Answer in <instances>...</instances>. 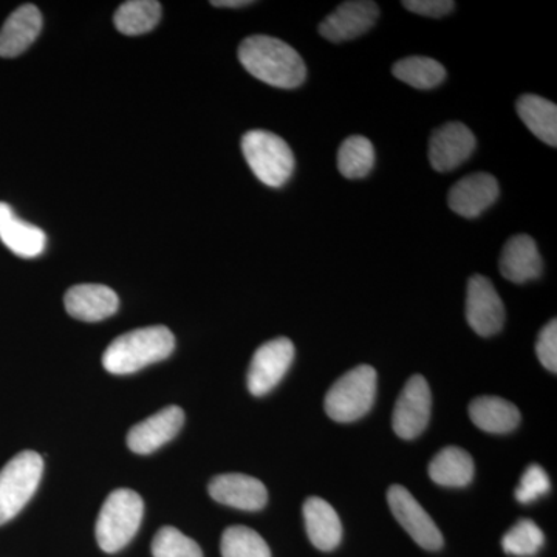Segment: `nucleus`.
<instances>
[{
  "label": "nucleus",
  "instance_id": "dca6fc26",
  "mask_svg": "<svg viewBox=\"0 0 557 557\" xmlns=\"http://www.w3.org/2000/svg\"><path fill=\"white\" fill-rule=\"evenodd\" d=\"M64 304L70 317L79 321L98 322L116 313L120 299L106 285L81 284L65 293Z\"/></svg>",
  "mask_w": 557,
  "mask_h": 557
},
{
  "label": "nucleus",
  "instance_id": "b1692460",
  "mask_svg": "<svg viewBox=\"0 0 557 557\" xmlns=\"http://www.w3.org/2000/svg\"><path fill=\"white\" fill-rule=\"evenodd\" d=\"M161 20V3L157 0H129L120 7L113 17L116 30L127 36L145 35Z\"/></svg>",
  "mask_w": 557,
  "mask_h": 557
},
{
  "label": "nucleus",
  "instance_id": "f257e3e1",
  "mask_svg": "<svg viewBox=\"0 0 557 557\" xmlns=\"http://www.w3.org/2000/svg\"><path fill=\"white\" fill-rule=\"evenodd\" d=\"M239 61L255 78L278 89H296L306 81V64L298 51L271 36L245 39L239 47Z\"/></svg>",
  "mask_w": 557,
  "mask_h": 557
},
{
  "label": "nucleus",
  "instance_id": "0eeeda50",
  "mask_svg": "<svg viewBox=\"0 0 557 557\" xmlns=\"http://www.w3.org/2000/svg\"><path fill=\"white\" fill-rule=\"evenodd\" d=\"M295 359L288 338L271 339L256 350L248 369V388L255 397L269 394L281 383Z\"/></svg>",
  "mask_w": 557,
  "mask_h": 557
},
{
  "label": "nucleus",
  "instance_id": "9b49d317",
  "mask_svg": "<svg viewBox=\"0 0 557 557\" xmlns=\"http://www.w3.org/2000/svg\"><path fill=\"white\" fill-rule=\"evenodd\" d=\"M380 9L370 0H351L341 3L338 9L329 14L319 25L322 38L330 42H344L366 35L376 24Z\"/></svg>",
  "mask_w": 557,
  "mask_h": 557
},
{
  "label": "nucleus",
  "instance_id": "9d476101",
  "mask_svg": "<svg viewBox=\"0 0 557 557\" xmlns=\"http://www.w3.org/2000/svg\"><path fill=\"white\" fill-rule=\"evenodd\" d=\"M467 319L471 329L483 338L496 335L504 327V302L493 282L480 274L469 278Z\"/></svg>",
  "mask_w": 557,
  "mask_h": 557
},
{
  "label": "nucleus",
  "instance_id": "39448f33",
  "mask_svg": "<svg viewBox=\"0 0 557 557\" xmlns=\"http://www.w3.org/2000/svg\"><path fill=\"white\" fill-rule=\"evenodd\" d=\"M376 370L361 364L348 370L325 395L327 416L338 423H350L372 409L376 397Z\"/></svg>",
  "mask_w": 557,
  "mask_h": 557
},
{
  "label": "nucleus",
  "instance_id": "5701e85b",
  "mask_svg": "<svg viewBox=\"0 0 557 557\" xmlns=\"http://www.w3.org/2000/svg\"><path fill=\"white\" fill-rule=\"evenodd\" d=\"M518 113L523 124L545 145L557 146V108L555 102L539 95H522L518 100Z\"/></svg>",
  "mask_w": 557,
  "mask_h": 557
},
{
  "label": "nucleus",
  "instance_id": "2f4dec72",
  "mask_svg": "<svg viewBox=\"0 0 557 557\" xmlns=\"http://www.w3.org/2000/svg\"><path fill=\"white\" fill-rule=\"evenodd\" d=\"M403 7L420 16L443 17L454 10L456 3L450 0H405Z\"/></svg>",
  "mask_w": 557,
  "mask_h": 557
},
{
  "label": "nucleus",
  "instance_id": "f03ea898",
  "mask_svg": "<svg viewBox=\"0 0 557 557\" xmlns=\"http://www.w3.org/2000/svg\"><path fill=\"white\" fill-rule=\"evenodd\" d=\"M175 338L163 325L132 330L113 339L102 355V366L115 375H129L163 361L174 351Z\"/></svg>",
  "mask_w": 557,
  "mask_h": 557
},
{
  "label": "nucleus",
  "instance_id": "aec40b11",
  "mask_svg": "<svg viewBox=\"0 0 557 557\" xmlns=\"http://www.w3.org/2000/svg\"><path fill=\"white\" fill-rule=\"evenodd\" d=\"M307 534L311 544L321 552H332L343 537V525L335 508L321 497L307 498L304 504Z\"/></svg>",
  "mask_w": 557,
  "mask_h": 557
},
{
  "label": "nucleus",
  "instance_id": "c85d7f7f",
  "mask_svg": "<svg viewBox=\"0 0 557 557\" xmlns=\"http://www.w3.org/2000/svg\"><path fill=\"white\" fill-rule=\"evenodd\" d=\"M153 557H203L194 539L185 536L174 527L160 528L152 541Z\"/></svg>",
  "mask_w": 557,
  "mask_h": 557
},
{
  "label": "nucleus",
  "instance_id": "c756f323",
  "mask_svg": "<svg viewBox=\"0 0 557 557\" xmlns=\"http://www.w3.org/2000/svg\"><path fill=\"white\" fill-rule=\"evenodd\" d=\"M549 487H552V482H549L545 469L541 465H531L520 479L518 490H516V498H518L519 504H531V502L548 494Z\"/></svg>",
  "mask_w": 557,
  "mask_h": 557
},
{
  "label": "nucleus",
  "instance_id": "4468645a",
  "mask_svg": "<svg viewBox=\"0 0 557 557\" xmlns=\"http://www.w3.org/2000/svg\"><path fill=\"white\" fill-rule=\"evenodd\" d=\"M500 194L498 182L485 172L468 175L461 178L449 190L448 203L456 214L461 218L475 219L496 203Z\"/></svg>",
  "mask_w": 557,
  "mask_h": 557
},
{
  "label": "nucleus",
  "instance_id": "2eb2a0df",
  "mask_svg": "<svg viewBox=\"0 0 557 557\" xmlns=\"http://www.w3.org/2000/svg\"><path fill=\"white\" fill-rule=\"evenodd\" d=\"M209 496L219 504L244 511H259L269 502V491L260 480L245 474H222L209 483Z\"/></svg>",
  "mask_w": 557,
  "mask_h": 557
},
{
  "label": "nucleus",
  "instance_id": "6ab92c4d",
  "mask_svg": "<svg viewBox=\"0 0 557 557\" xmlns=\"http://www.w3.org/2000/svg\"><path fill=\"white\" fill-rule=\"evenodd\" d=\"M40 30H42V14L38 7L32 3L20 7L0 30V57H20L35 42Z\"/></svg>",
  "mask_w": 557,
  "mask_h": 557
},
{
  "label": "nucleus",
  "instance_id": "cd10ccee",
  "mask_svg": "<svg viewBox=\"0 0 557 557\" xmlns=\"http://www.w3.org/2000/svg\"><path fill=\"white\" fill-rule=\"evenodd\" d=\"M544 533L530 519H522L502 539L505 553L518 557L536 556L544 547Z\"/></svg>",
  "mask_w": 557,
  "mask_h": 557
},
{
  "label": "nucleus",
  "instance_id": "1a4fd4ad",
  "mask_svg": "<svg viewBox=\"0 0 557 557\" xmlns=\"http://www.w3.org/2000/svg\"><path fill=\"white\" fill-rule=\"evenodd\" d=\"M431 388L421 375H413L406 383L395 405L392 426L403 440H413L423 434L431 417Z\"/></svg>",
  "mask_w": 557,
  "mask_h": 557
},
{
  "label": "nucleus",
  "instance_id": "f8f14e48",
  "mask_svg": "<svg viewBox=\"0 0 557 557\" xmlns=\"http://www.w3.org/2000/svg\"><path fill=\"white\" fill-rule=\"evenodd\" d=\"M474 134L463 123L445 124L432 134L429 141V160L432 168L438 172L457 170L474 153Z\"/></svg>",
  "mask_w": 557,
  "mask_h": 557
},
{
  "label": "nucleus",
  "instance_id": "6e6552de",
  "mask_svg": "<svg viewBox=\"0 0 557 557\" xmlns=\"http://www.w3.org/2000/svg\"><path fill=\"white\" fill-rule=\"evenodd\" d=\"M387 502L399 525L408 531L409 536L421 548L437 552L443 547V536L438 527L405 486L388 487Z\"/></svg>",
  "mask_w": 557,
  "mask_h": 557
},
{
  "label": "nucleus",
  "instance_id": "a878e982",
  "mask_svg": "<svg viewBox=\"0 0 557 557\" xmlns=\"http://www.w3.org/2000/svg\"><path fill=\"white\" fill-rule=\"evenodd\" d=\"M375 166V149L372 143L361 135H354L341 145L338 170L348 180L368 177Z\"/></svg>",
  "mask_w": 557,
  "mask_h": 557
},
{
  "label": "nucleus",
  "instance_id": "bb28decb",
  "mask_svg": "<svg viewBox=\"0 0 557 557\" xmlns=\"http://www.w3.org/2000/svg\"><path fill=\"white\" fill-rule=\"evenodd\" d=\"M223 557H271L269 544L248 527L226 528L220 544Z\"/></svg>",
  "mask_w": 557,
  "mask_h": 557
},
{
  "label": "nucleus",
  "instance_id": "a211bd4d",
  "mask_svg": "<svg viewBox=\"0 0 557 557\" xmlns=\"http://www.w3.org/2000/svg\"><path fill=\"white\" fill-rule=\"evenodd\" d=\"M498 267H500L502 276L509 282L525 284L541 276L544 263L533 237L519 234L511 237L505 245Z\"/></svg>",
  "mask_w": 557,
  "mask_h": 557
},
{
  "label": "nucleus",
  "instance_id": "7c9ffc66",
  "mask_svg": "<svg viewBox=\"0 0 557 557\" xmlns=\"http://www.w3.org/2000/svg\"><path fill=\"white\" fill-rule=\"evenodd\" d=\"M536 354L539 361L549 372H557V321L553 319L537 336Z\"/></svg>",
  "mask_w": 557,
  "mask_h": 557
},
{
  "label": "nucleus",
  "instance_id": "7ed1b4c3",
  "mask_svg": "<svg viewBox=\"0 0 557 557\" xmlns=\"http://www.w3.org/2000/svg\"><path fill=\"white\" fill-rule=\"evenodd\" d=\"M145 504L135 491L116 490L109 494L97 520V541L102 552L116 553L137 534Z\"/></svg>",
  "mask_w": 557,
  "mask_h": 557
},
{
  "label": "nucleus",
  "instance_id": "20e7f679",
  "mask_svg": "<svg viewBox=\"0 0 557 557\" xmlns=\"http://www.w3.org/2000/svg\"><path fill=\"white\" fill-rule=\"evenodd\" d=\"M242 152L256 177L270 188L284 186L295 171L288 143L269 131L247 132L242 138Z\"/></svg>",
  "mask_w": 557,
  "mask_h": 557
},
{
  "label": "nucleus",
  "instance_id": "4be33fe9",
  "mask_svg": "<svg viewBox=\"0 0 557 557\" xmlns=\"http://www.w3.org/2000/svg\"><path fill=\"white\" fill-rule=\"evenodd\" d=\"M429 475L437 485L463 487L474 479V460L467 450L449 446L432 458Z\"/></svg>",
  "mask_w": 557,
  "mask_h": 557
},
{
  "label": "nucleus",
  "instance_id": "423d86ee",
  "mask_svg": "<svg viewBox=\"0 0 557 557\" xmlns=\"http://www.w3.org/2000/svg\"><path fill=\"white\" fill-rule=\"evenodd\" d=\"M44 460L35 450L11 458L0 471V525L16 518L38 490Z\"/></svg>",
  "mask_w": 557,
  "mask_h": 557
},
{
  "label": "nucleus",
  "instance_id": "412c9836",
  "mask_svg": "<svg viewBox=\"0 0 557 557\" xmlns=\"http://www.w3.org/2000/svg\"><path fill=\"white\" fill-rule=\"evenodd\" d=\"M472 423L490 434H508L520 423V412L512 403L500 397H479L469 405Z\"/></svg>",
  "mask_w": 557,
  "mask_h": 557
},
{
  "label": "nucleus",
  "instance_id": "ddd939ff",
  "mask_svg": "<svg viewBox=\"0 0 557 557\" xmlns=\"http://www.w3.org/2000/svg\"><path fill=\"white\" fill-rule=\"evenodd\" d=\"M185 423V412L178 406L161 409L135 424L127 434V446L135 454H150L171 442Z\"/></svg>",
  "mask_w": 557,
  "mask_h": 557
},
{
  "label": "nucleus",
  "instance_id": "393cba45",
  "mask_svg": "<svg viewBox=\"0 0 557 557\" xmlns=\"http://www.w3.org/2000/svg\"><path fill=\"white\" fill-rule=\"evenodd\" d=\"M392 72L403 83L420 90L434 89L446 78L445 67L428 57L405 58L394 65Z\"/></svg>",
  "mask_w": 557,
  "mask_h": 557
},
{
  "label": "nucleus",
  "instance_id": "f3484780",
  "mask_svg": "<svg viewBox=\"0 0 557 557\" xmlns=\"http://www.w3.org/2000/svg\"><path fill=\"white\" fill-rule=\"evenodd\" d=\"M0 240L20 258L32 259L42 255L47 236L38 226L24 222L9 203L0 201Z\"/></svg>",
  "mask_w": 557,
  "mask_h": 557
},
{
  "label": "nucleus",
  "instance_id": "473e14b6",
  "mask_svg": "<svg viewBox=\"0 0 557 557\" xmlns=\"http://www.w3.org/2000/svg\"><path fill=\"white\" fill-rule=\"evenodd\" d=\"M251 0H214L211 5L219 9H242V7L251 5Z\"/></svg>",
  "mask_w": 557,
  "mask_h": 557
}]
</instances>
